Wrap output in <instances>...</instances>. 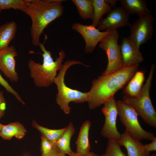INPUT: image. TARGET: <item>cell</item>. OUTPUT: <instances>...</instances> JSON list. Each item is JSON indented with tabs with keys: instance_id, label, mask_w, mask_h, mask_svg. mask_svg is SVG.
Here are the masks:
<instances>
[{
	"instance_id": "obj_8",
	"label": "cell",
	"mask_w": 156,
	"mask_h": 156,
	"mask_svg": "<svg viewBox=\"0 0 156 156\" xmlns=\"http://www.w3.org/2000/svg\"><path fill=\"white\" fill-rule=\"evenodd\" d=\"M138 18L130 26V34L127 38L139 49L140 46L152 37L155 18L151 13Z\"/></svg>"
},
{
	"instance_id": "obj_24",
	"label": "cell",
	"mask_w": 156,
	"mask_h": 156,
	"mask_svg": "<svg viewBox=\"0 0 156 156\" xmlns=\"http://www.w3.org/2000/svg\"><path fill=\"white\" fill-rule=\"evenodd\" d=\"M30 2V0H0V9L12 8L23 12Z\"/></svg>"
},
{
	"instance_id": "obj_2",
	"label": "cell",
	"mask_w": 156,
	"mask_h": 156,
	"mask_svg": "<svg viewBox=\"0 0 156 156\" xmlns=\"http://www.w3.org/2000/svg\"><path fill=\"white\" fill-rule=\"evenodd\" d=\"M62 0H30L23 12L31 18V42L35 46L41 43L40 37L44 29L64 12Z\"/></svg>"
},
{
	"instance_id": "obj_18",
	"label": "cell",
	"mask_w": 156,
	"mask_h": 156,
	"mask_svg": "<svg viewBox=\"0 0 156 156\" xmlns=\"http://www.w3.org/2000/svg\"><path fill=\"white\" fill-rule=\"evenodd\" d=\"M144 79V72L137 71L124 88L123 92L125 95L129 97L138 95L142 90Z\"/></svg>"
},
{
	"instance_id": "obj_5",
	"label": "cell",
	"mask_w": 156,
	"mask_h": 156,
	"mask_svg": "<svg viewBox=\"0 0 156 156\" xmlns=\"http://www.w3.org/2000/svg\"><path fill=\"white\" fill-rule=\"evenodd\" d=\"M152 64L148 77L139 94L134 97L125 95L122 101L132 107L144 121L150 126L156 127V112L149 96L150 90L155 68Z\"/></svg>"
},
{
	"instance_id": "obj_23",
	"label": "cell",
	"mask_w": 156,
	"mask_h": 156,
	"mask_svg": "<svg viewBox=\"0 0 156 156\" xmlns=\"http://www.w3.org/2000/svg\"><path fill=\"white\" fill-rule=\"evenodd\" d=\"M33 126L38 130L47 140L56 142L65 131L66 127L59 129H49L38 125L35 120L32 122Z\"/></svg>"
},
{
	"instance_id": "obj_11",
	"label": "cell",
	"mask_w": 156,
	"mask_h": 156,
	"mask_svg": "<svg viewBox=\"0 0 156 156\" xmlns=\"http://www.w3.org/2000/svg\"><path fill=\"white\" fill-rule=\"evenodd\" d=\"M129 15L121 7H115L108 13L107 16L101 18L97 25L100 31H112L119 28L130 26Z\"/></svg>"
},
{
	"instance_id": "obj_25",
	"label": "cell",
	"mask_w": 156,
	"mask_h": 156,
	"mask_svg": "<svg viewBox=\"0 0 156 156\" xmlns=\"http://www.w3.org/2000/svg\"><path fill=\"white\" fill-rule=\"evenodd\" d=\"M108 140L105 151L101 156H127L122 151L117 140L113 139Z\"/></svg>"
},
{
	"instance_id": "obj_15",
	"label": "cell",
	"mask_w": 156,
	"mask_h": 156,
	"mask_svg": "<svg viewBox=\"0 0 156 156\" xmlns=\"http://www.w3.org/2000/svg\"><path fill=\"white\" fill-rule=\"evenodd\" d=\"M91 125L90 122L88 120H86L83 123L81 126L76 142V153L79 154L85 155L90 152V145L89 135Z\"/></svg>"
},
{
	"instance_id": "obj_16",
	"label": "cell",
	"mask_w": 156,
	"mask_h": 156,
	"mask_svg": "<svg viewBox=\"0 0 156 156\" xmlns=\"http://www.w3.org/2000/svg\"><path fill=\"white\" fill-rule=\"evenodd\" d=\"M121 7L129 15L137 14L139 16L151 13L145 0H119Z\"/></svg>"
},
{
	"instance_id": "obj_19",
	"label": "cell",
	"mask_w": 156,
	"mask_h": 156,
	"mask_svg": "<svg viewBox=\"0 0 156 156\" xmlns=\"http://www.w3.org/2000/svg\"><path fill=\"white\" fill-rule=\"evenodd\" d=\"M17 27L14 21L0 26V51L9 46L10 43L15 37Z\"/></svg>"
},
{
	"instance_id": "obj_21",
	"label": "cell",
	"mask_w": 156,
	"mask_h": 156,
	"mask_svg": "<svg viewBox=\"0 0 156 156\" xmlns=\"http://www.w3.org/2000/svg\"><path fill=\"white\" fill-rule=\"evenodd\" d=\"M93 9L92 25L96 27L103 16L112 10V7L105 0H91Z\"/></svg>"
},
{
	"instance_id": "obj_7",
	"label": "cell",
	"mask_w": 156,
	"mask_h": 156,
	"mask_svg": "<svg viewBox=\"0 0 156 156\" xmlns=\"http://www.w3.org/2000/svg\"><path fill=\"white\" fill-rule=\"evenodd\" d=\"M119 36L116 30L111 31L100 42L99 47L104 51L107 56L108 63L102 75H106L117 71L123 67L119 45Z\"/></svg>"
},
{
	"instance_id": "obj_31",
	"label": "cell",
	"mask_w": 156,
	"mask_h": 156,
	"mask_svg": "<svg viewBox=\"0 0 156 156\" xmlns=\"http://www.w3.org/2000/svg\"><path fill=\"white\" fill-rule=\"evenodd\" d=\"M48 156H66V155L61 152L56 147Z\"/></svg>"
},
{
	"instance_id": "obj_17",
	"label": "cell",
	"mask_w": 156,
	"mask_h": 156,
	"mask_svg": "<svg viewBox=\"0 0 156 156\" xmlns=\"http://www.w3.org/2000/svg\"><path fill=\"white\" fill-rule=\"evenodd\" d=\"M26 132L22 124L15 122L7 125H2L0 136L5 140H10L13 137L20 140L24 137Z\"/></svg>"
},
{
	"instance_id": "obj_12",
	"label": "cell",
	"mask_w": 156,
	"mask_h": 156,
	"mask_svg": "<svg viewBox=\"0 0 156 156\" xmlns=\"http://www.w3.org/2000/svg\"><path fill=\"white\" fill-rule=\"evenodd\" d=\"M17 55L13 46H9L0 51V70L10 81L14 82L19 80L16 70L15 57Z\"/></svg>"
},
{
	"instance_id": "obj_30",
	"label": "cell",
	"mask_w": 156,
	"mask_h": 156,
	"mask_svg": "<svg viewBox=\"0 0 156 156\" xmlns=\"http://www.w3.org/2000/svg\"><path fill=\"white\" fill-rule=\"evenodd\" d=\"M69 156H99L98 155L95 153L90 152L88 154L85 155H80L72 151L71 153L68 155Z\"/></svg>"
},
{
	"instance_id": "obj_27",
	"label": "cell",
	"mask_w": 156,
	"mask_h": 156,
	"mask_svg": "<svg viewBox=\"0 0 156 156\" xmlns=\"http://www.w3.org/2000/svg\"><path fill=\"white\" fill-rule=\"evenodd\" d=\"M0 85L4 87L7 92L11 93L16 97L17 99L23 105L25 103L22 100L18 94L15 91L10 85L8 82L2 76L0 73Z\"/></svg>"
},
{
	"instance_id": "obj_9",
	"label": "cell",
	"mask_w": 156,
	"mask_h": 156,
	"mask_svg": "<svg viewBox=\"0 0 156 156\" xmlns=\"http://www.w3.org/2000/svg\"><path fill=\"white\" fill-rule=\"evenodd\" d=\"M103 105L102 112L104 116L105 120L101 130V135L108 140L113 139L118 141L121 134L116 127V119L118 115L117 101L114 96Z\"/></svg>"
},
{
	"instance_id": "obj_34",
	"label": "cell",
	"mask_w": 156,
	"mask_h": 156,
	"mask_svg": "<svg viewBox=\"0 0 156 156\" xmlns=\"http://www.w3.org/2000/svg\"><path fill=\"white\" fill-rule=\"evenodd\" d=\"M148 156H156V154L155 153H153L151 155H149Z\"/></svg>"
},
{
	"instance_id": "obj_14",
	"label": "cell",
	"mask_w": 156,
	"mask_h": 156,
	"mask_svg": "<svg viewBox=\"0 0 156 156\" xmlns=\"http://www.w3.org/2000/svg\"><path fill=\"white\" fill-rule=\"evenodd\" d=\"M118 142L126 148L128 156H145L143 144L140 141L131 137L125 130Z\"/></svg>"
},
{
	"instance_id": "obj_26",
	"label": "cell",
	"mask_w": 156,
	"mask_h": 156,
	"mask_svg": "<svg viewBox=\"0 0 156 156\" xmlns=\"http://www.w3.org/2000/svg\"><path fill=\"white\" fill-rule=\"evenodd\" d=\"M56 147V142L50 141L42 135L40 147L41 156H48Z\"/></svg>"
},
{
	"instance_id": "obj_4",
	"label": "cell",
	"mask_w": 156,
	"mask_h": 156,
	"mask_svg": "<svg viewBox=\"0 0 156 156\" xmlns=\"http://www.w3.org/2000/svg\"><path fill=\"white\" fill-rule=\"evenodd\" d=\"M76 64L89 66L79 61L68 60L62 64L54 80V83L56 85L57 90L56 97V103L66 114L70 113L71 108L69 105L70 102L82 103L87 102L88 100V92H83L71 89L67 86L64 82L65 75L68 69L72 66Z\"/></svg>"
},
{
	"instance_id": "obj_1",
	"label": "cell",
	"mask_w": 156,
	"mask_h": 156,
	"mask_svg": "<svg viewBox=\"0 0 156 156\" xmlns=\"http://www.w3.org/2000/svg\"><path fill=\"white\" fill-rule=\"evenodd\" d=\"M139 64L123 66L106 75H101L93 80L88 92V106L91 109L103 105L115 93L127 84L137 71Z\"/></svg>"
},
{
	"instance_id": "obj_33",
	"label": "cell",
	"mask_w": 156,
	"mask_h": 156,
	"mask_svg": "<svg viewBox=\"0 0 156 156\" xmlns=\"http://www.w3.org/2000/svg\"><path fill=\"white\" fill-rule=\"evenodd\" d=\"M2 125L0 123V133L1 132L2 127Z\"/></svg>"
},
{
	"instance_id": "obj_10",
	"label": "cell",
	"mask_w": 156,
	"mask_h": 156,
	"mask_svg": "<svg viewBox=\"0 0 156 156\" xmlns=\"http://www.w3.org/2000/svg\"><path fill=\"white\" fill-rule=\"evenodd\" d=\"M72 29L79 33L83 38L85 42L84 52L87 54L92 52L99 42L111 31H101L92 24L85 25L79 23H74Z\"/></svg>"
},
{
	"instance_id": "obj_13",
	"label": "cell",
	"mask_w": 156,
	"mask_h": 156,
	"mask_svg": "<svg viewBox=\"0 0 156 156\" xmlns=\"http://www.w3.org/2000/svg\"><path fill=\"white\" fill-rule=\"evenodd\" d=\"M123 66L139 64L144 60L141 53L127 38H123L119 45Z\"/></svg>"
},
{
	"instance_id": "obj_20",
	"label": "cell",
	"mask_w": 156,
	"mask_h": 156,
	"mask_svg": "<svg viewBox=\"0 0 156 156\" xmlns=\"http://www.w3.org/2000/svg\"><path fill=\"white\" fill-rule=\"evenodd\" d=\"M66 127L65 131L56 143L57 147L61 152L69 155L73 151L71 148L70 143L75 130L72 122H70Z\"/></svg>"
},
{
	"instance_id": "obj_29",
	"label": "cell",
	"mask_w": 156,
	"mask_h": 156,
	"mask_svg": "<svg viewBox=\"0 0 156 156\" xmlns=\"http://www.w3.org/2000/svg\"><path fill=\"white\" fill-rule=\"evenodd\" d=\"M6 108V102L3 91H0V118L4 115Z\"/></svg>"
},
{
	"instance_id": "obj_3",
	"label": "cell",
	"mask_w": 156,
	"mask_h": 156,
	"mask_svg": "<svg viewBox=\"0 0 156 156\" xmlns=\"http://www.w3.org/2000/svg\"><path fill=\"white\" fill-rule=\"evenodd\" d=\"M39 46L43 52L42 54V63L41 64L30 59L28 66L30 76L35 85L39 88H48L54 83L57 76V72L61 68L66 55L63 51H61L58 57L54 61L51 52L46 49L44 43H40Z\"/></svg>"
},
{
	"instance_id": "obj_32",
	"label": "cell",
	"mask_w": 156,
	"mask_h": 156,
	"mask_svg": "<svg viewBox=\"0 0 156 156\" xmlns=\"http://www.w3.org/2000/svg\"><path fill=\"white\" fill-rule=\"evenodd\" d=\"M105 1L110 6L114 8L115 7L116 4L118 1L117 0H105Z\"/></svg>"
},
{
	"instance_id": "obj_35",
	"label": "cell",
	"mask_w": 156,
	"mask_h": 156,
	"mask_svg": "<svg viewBox=\"0 0 156 156\" xmlns=\"http://www.w3.org/2000/svg\"><path fill=\"white\" fill-rule=\"evenodd\" d=\"M1 10L0 9V12H1Z\"/></svg>"
},
{
	"instance_id": "obj_6",
	"label": "cell",
	"mask_w": 156,
	"mask_h": 156,
	"mask_svg": "<svg viewBox=\"0 0 156 156\" xmlns=\"http://www.w3.org/2000/svg\"><path fill=\"white\" fill-rule=\"evenodd\" d=\"M117 103L120 120L128 133L139 141L143 139L152 140L155 137L154 134L142 128L138 121V115L135 110L122 100H118Z\"/></svg>"
},
{
	"instance_id": "obj_22",
	"label": "cell",
	"mask_w": 156,
	"mask_h": 156,
	"mask_svg": "<svg viewBox=\"0 0 156 156\" xmlns=\"http://www.w3.org/2000/svg\"><path fill=\"white\" fill-rule=\"evenodd\" d=\"M78 13L84 20L90 19L92 20L93 9L91 0H72Z\"/></svg>"
},
{
	"instance_id": "obj_28",
	"label": "cell",
	"mask_w": 156,
	"mask_h": 156,
	"mask_svg": "<svg viewBox=\"0 0 156 156\" xmlns=\"http://www.w3.org/2000/svg\"><path fill=\"white\" fill-rule=\"evenodd\" d=\"M148 144H143V149L145 156H148L150 152L156 151V137H155Z\"/></svg>"
}]
</instances>
